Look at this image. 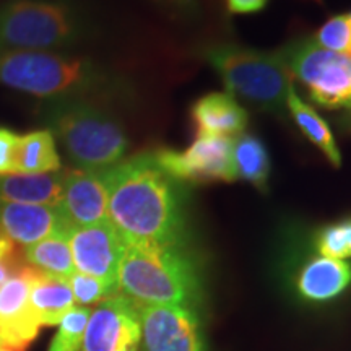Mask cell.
<instances>
[{"label":"cell","instance_id":"9a60e30c","mask_svg":"<svg viewBox=\"0 0 351 351\" xmlns=\"http://www.w3.org/2000/svg\"><path fill=\"white\" fill-rule=\"evenodd\" d=\"M197 135L236 138L245 130L247 111L228 93H210L197 99L191 109Z\"/></svg>","mask_w":351,"mask_h":351},{"label":"cell","instance_id":"cb8c5ba5","mask_svg":"<svg viewBox=\"0 0 351 351\" xmlns=\"http://www.w3.org/2000/svg\"><path fill=\"white\" fill-rule=\"evenodd\" d=\"M313 39L324 49L337 52V54L351 59V26L346 15L332 16L330 20H327L320 26Z\"/></svg>","mask_w":351,"mask_h":351},{"label":"cell","instance_id":"7a4b0ae2","mask_svg":"<svg viewBox=\"0 0 351 351\" xmlns=\"http://www.w3.org/2000/svg\"><path fill=\"white\" fill-rule=\"evenodd\" d=\"M200 276L186 245L125 244L119 291L140 306L195 307Z\"/></svg>","mask_w":351,"mask_h":351},{"label":"cell","instance_id":"9c48e42d","mask_svg":"<svg viewBox=\"0 0 351 351\" xmlns=\"http://www.w3.org/2000/svg\"><path fill=\"white\" fill-rule=\"evenodd\" d=\"M140 340V307L119 291L91 311L80 351H137Z\"/></svg>","mask_w":351,"mask_h":351},{"label":"cell","instance_id":"52a82bcc","mask_svg":"<svg viewBox=\"0 0 351 351\" xmlns=\"http://www.w3.org/2000/svg\"><path fill=\"white\" fill-rule=\"evenodd\" d=\"M291 78L300 80L311 99L327 109L351 106V59L327 51L313 38L280 49Z\"/></svg>","mask_w":351,"mask_h":351},{"label":"cell","instance_id":"f546056e","mask_svg":"<svg viewBox=\"0 0 351 351\" xmlns=\"http://www.w3.org/2000/svg\"><path fill=\"white\" fill-rule=\"evenodd\" d=\"M345 127L351 130V106L346 108V114H345Z\"/></svg>","mask_w":351,"mask_h":351},{"label":"cell","instance_id":"484cf974","mask_svg":"<svg viewBox=\"0 0 351 351\" xmlns=\"http://www.w3.org/2000/svg\"><path fill=\"white\" fill-rule=\"evenodd\" d=\"M67 282L73 293V300L85 307L99 304V302L119 293V288L111 287V285L101 282L95 276L80 274V271H75Z\"/></svg>","mask_w":351,"mask_h":351},{"label":"cell","instance_id":"e575fe53","mask_svg":"<svg viewBox=\"0 0 351 351\" xmlns=\"http://www.w3.org/2000/svg\"><path fill=\"white\" fill-rule=\"evenodd\" d=\"M315 2H319V3H320V2H322V0H315Z\"/></svg>","mask_w":351,"mask_h":351},{"label":"cell","instance_id":"277c9868","mask_svg":"<svg viewBox=\"0 0 351 351\" xmlns=\"http://www.w3.org/2000/svg\"><path fill=\"white\" fill-rule=\"evenodd\" d=\"M103 80V73L82 57L44 51L0 52V85L39 99L78 98L99 88Z\"/></svg>","mask_w":351,"mask_h":351},{"label":"cell","instance_id":"ba28073f","mask_svg":"<svg viewBox=\"0 0 351 351\" xmlns=\"http://www.w3.org/2000/svg\"><path fill=\"white\" fill-rule=\"evenodd\" d=\"M234 138L217 135H197L184 152L160 148L153 152L158 165L176 181L231 182L236 179L232 165Z\"/></svg>","mask_w":351,"mask_h":351},{"label":"cell","instance_id":"3957f363","mask_svg":"<svg viewBox=\"0 0 351 351\" xmlns=\"http://www.w3.org/2000/svg\"><path fill=\"white\" fill-rule=\"evenodd\" d=\"M46 122L77 169L106 171L121 163L129 148L119 122L82 98L51 101Z\"/></svg>","mask_w":351,"mask_h":351},{"label":"cell","instance_id":"e0dca14e","mask_svg":"<svg viewBox=\"0 0 351 351\" xmlns=\"http://www.w3.org/2000/svg\"><path fill=\"white\" fill-rule=\"evenodd\" d=\"M351 283V263L319 257L302 267L298 289L309 301H328L343 293Z\"/></svg>","mask_w":351,"mask_h":351},{"label":"cell","instance_id":"83f0119b","mask_svg":"<svg viewBox=\"0 0 351 351\" xmlns=\"http://www.w3.org/2000/svg\"><path fill=\"white\" fill-rule=\"evenodd\" d=\"M19 134L0 127V176L15 174V153Z\"/></svg>","mask_w":351,"mask_h":351},{"label":"cell","instance_id":"44dd1931","mask_svg":"<svg viewBox=\"0 0 351 351\" xmlns=\"http://www.w3.org/2000/svg\"><path fill=\"white\" fill-rule=\"evenodd\" d=\"M287 106L302 134H304L306 137L324 153V155H326L327 160L330 161L335 168H340L341 155L339 147H337L335 143V138H333L330 127H328L327 122L315 112L314 108H311L309 104L304 103V101L300 98L295 86L289 88L287 96Z\"/></svg>","mask_w":351,"mask_h":351},{"label":"cell","instance_id":"d6a6232c","mask_svg":"<svg viewBox=\"0 0 351 351\" xmlns=\"http://www.w3.org/2000/svg\"><path fill=\"white\" fill-rule=\"evenodd\" d=\"M346 16H348V23H350V26H351V12H350Z\"/></svg>","mask_w":351,"mask_h":351},{"label":"cell","instance_id":"d4e9b609","mask_svg":"<svg viewBox=\"0 0 351 351\" xmlns=\"http://www.w3.org/2000/svg\"><path fill=\"white\" fill-rule=\"evenodd\" d=\"M315 245H317V251L322 257L339 258V261L350 258L351 257V219H346V221L324 228V230L319 232Z\"/></svg>","mask_w":351,"mask_h":351},{"label":"cell","instance_id":"f1b7e54d","mask_svg":"<svg viewBox=\"0 0 351 351\" xmlns=\"http://www.w3.org/2000/svg\"><path fill=\"white\" fill-rule=\"evenodd\" d=\"M269 0H226V7L231 13H257L265 8Z\"/></svg>","mask_w":351,"mask_h":351},{"label":"cell","instance_id":"836d02e7","mask_svg":"<svg viewBox=\"0 0 351 351\" xmlns=\"http://www.w3.org/2000/svg\"><path fill=\"white\" fill-rule=\"evenodd\" d=\"M0 351H13V350H0Z\"/></svg>","mask_w":351,"mask_h":351},{"label":"cell","instance_id":"5b68a950","mask_svg":"<svg viewBox=\"0 0 351 351\" xmlns=\"http://www.w3.org/2000/svg\"><path fill=\"white\" fill-rule=\"evenodd\" d=\"M204 57L231 96L276 116L283 112L293 82L280 51L267 52L225 43L207 47Z\"/></svg>","mask_w":351,"mask_h":351},{"label":"cell","instance_id":"7c38bea8","mask_svg":"<svg viewBox=\"0 0 351 351\" xmlns=\"http://www.w3.org/2000/svg\"><path fill=\"white\" fill-rule=\"evenodd\" d=\"M39 274L25 262L0 285V333L5 350H25L38 337L41 324L29 304V291Z\"/></svg>","mask_w":351,"mask_h":351},{"label":"cell","instance_id":"ac0fdd59","mask_svg":"<svg viewBox=\"0 0 351 351\" xmlns=\"http://www.w3.org/2000/svg\"><path fill=\"white\" fill-rule=\"evenodd\" d=\"M29 304L41 327H51L59 326L64 315L75 306V300L67 280L39 274L32 285Z\"/></svg>","mask_w":351,"mask_h":351},{"label":"cell","instance_id":"6da1fadb","mask_svg":"<svg viewBox=\"0 0 351 351\" xmlns=\"http://www.w3.org/2000/svg\"><path fill=\"white\" fill-rule=\"evenodd\" d=\"M108 219L125 244L184 245L186 213L178 181L153 152L122 160L104 171Z\"/></svg>","mask_w":351,"mask_h":351},{"label":"cell","instance_id":"5bb4252c","mask_svg":"<svg viewBox=\"0 0 351 351\" xmlns=\"http://www.w3.org/2000/svg\"><path fill=\"white\" fill-rule=\"evenodd\" d=\"M0 230L13 243L28 247L56 234H70L72 226L59 205L0 204Z\"/></svg>","mask_w":351,"mask_h":351},{"label":"cell","instance_id":"4dcf8cb0","mask_svg":"<svg viewBox=\"0 0 351 351\" xmlns=\"http://www.w3.org/2000/svg\"><path fill=\"white\" fill-rule=\"evenodd\" d=\"M174 2H178L179 5H182V7H187V5H191V3H194V0H174Z\"/></svg>","mask_w":351,"mask_h":351},{"label":"cell","instance_id":"4316f807","mask_svg":"<svg viewBox=\"0 0 351 351\" xmlns=\"http://www.w3.org/2000/svg\"><path fill=\"white\" fill-rule=\"evenodd\" d=\"M25 263L23 254H19L16 244L0 230V285Z\"/></svg>","mask_w":351,"mask_h":351},{"label":"cell","instance_id":"7402d4cb","mask_svg":"<svg viewBox=\"0 0 351 351\" xmlns=\"http://www.w3.org/2000/svg\"><path fill=\"white\" fill-rule=\"evenodd\" d=\"M23 258L28 265L44 275L69 280L75 274L69 234H56L23 249Z\"/></svg>","mask_w":351,"mask_h":351},{"label":"cell","instance_id":"2e32d148","mask_svg":"<svg viewBox=\"0 0 351 351\" xmlns=\"http://www.w3.org/2000/svg\"><path fill=\"white\" fill-rule=\"evenodd\" d=\"M64 174H10L0 176V204L60 205Z\"/></svg>","mask_w":351,"mask_h":351},{"label":"cell","instance_id":"8fae6325","mask_svg":"<svg viewBox=\"0 0 351 351\" xmlns=\"http://www.w3.org/2000/svg\"><path fill=\"white\" fill-rule=\"evenodd\" d=\"M75 270L119 288V267L125 243L111 223L72 228L69 234Z\"/></svg>","mask_w":351,"mask_h":351},{"label":"cell","instance_id":"1f68e13d","mask_svg":"<svg viewBox=\"0 0 351 351\" xmlns=\"http://www.w3.org/2000/svg\"><path fill=\"white\" fill-rule=\"evenodd\" d=\"M0 350H5V345H3V340H2V333H0Z\"/></svg>","mask_w":351,"mask_h":351},{"label":"cell","instance_id":"4fadbf2b","mask_svg":"<svg viewBox=\"0 0 351 351\" xmlns=\"http://www.w3.org/2000/svg\"><path fill=\"white\" fill-rule=\"evenodd\" d=\"M60 210L72 228L108 221V184L104 171H64Z\"/></svg>","mask_w":351,"mask_h":351},{"label":"cell","instance_id":"ffe728a7","mask_svg":"<svg viewBox=\"0 0 351 351\" xmlns=\"http://www.w3.org/2000/svg\"><path fill=\"white\" fill-rule=\"evenodd\" d=\"M232 165L236 179H244L261 192L269 191L271 163L269 152L256 135L241 134L232 143Z\"/></svg>","mask_w":351,"mask_h":351},{"label":"cell","instance_id":"30bf717a","mask_svg":"<svg viewBox=\"0 0 351 351\" xmlns=\"http://www.w3.org/2000/svg\"><path fill=\"white\" fill-rule=\"evenodd\" d=\"M145 351H207L194 307L140 306Z\"/></svg>","mask_w":351,"mask_h":351},{"label":"cell","instance_id":"8992f818","mask_svg":"<svg viewBox=\"0 0 351 351\" xmlns=\"http://www.w3.org/2000/svg\"><path fill=\"white\" fill-rule=\"evenodd\" d=\"M82 19L67 0H8L0 5V52H56L82 36Z\"/></svg>","mask_w":351,"mask_h":351},{"label":"cell","instance_id":"603a6c76","mask_svg":"<svg viewBox=\"0 0 351 351\" xmlns=\"http://www.w3.org/2000/svg\"><path fill=\"white\" fill-rule=\"evenodd\" d=\"M90 314V307L73 306L59 322V330L47 351H80Z\"/></svg>","mask_w":351,"mask_h":351},{"label":"cell","instance_id":"d6986e66","mask_svg":"<svg viewBox=\"0 0 351 351\" xmlns=\"http://www.w3.org/2000/svg\"><path fill=\"white\" fill-rule=\"evenodd\" d=\"M62 166L56 138L49 129L19 135L15 153V174L57 173Z\"/></svg>","mask_w":351,"mask_h":351}]
</instances>
